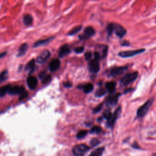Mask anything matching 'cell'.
Masks as SVG:
<instances>
[{"mask_svg":"<svg viewBox=\"0 0 156 156\" xmlns=\"http://www.w3.org/2000/svg\"><path fill=\"white\" fill-rule=\"evenodd\" d=\"M154 99H149L145 103L138 109L137 111V116L138 118H143L148 113L150 108L154 102Z\"/></svg>","mask_w":156,"mask_h":156,"instance_id":"cell-1","label":"cell"},{"mask_svg":"<svg viewBox=\"0 0 156 156\" xmlns=\"http://www.w3.org/2000/svg\"><path fill=\"white\" fill-rule=\"evenodd\" d=\"M28 48V45L27 43H24L23 44L21 47H20L19 51H18V56H23L26 52L27 51Z\"/></svg>","mask_w":156,"mask_h":156,"instance_id":"cell-18","label":"cell"},{"mask_svg":"<svg viewBox=\"0 0 156 156\" xmlns=\"http://www.w3.org/2000/svg\"><path fill=\"white\" fill-rule=\"evenodd\" d=\"M27 97V92L25 90L23 93H22L20 95V100H23L25 98H26Z\"/></svg>","mask_w":156,"mask_h":156,"instance_id":"cell-34","label":"cell"},{"mask_svg":"<svg viewBox=\"0 0 156 156\" xmlns=\"http://www.w3.org/2000/svg\"><path fill=\"white\" fill-rule=\"evenodd\" d=\"M64 85H65V87H71L72 86V84L71 82H67L64 84Z\"/></svg>","mask_w":156,"mask_h":156,"instance_id":"cell-39","label":"cell"},{"mask_svg":"<svg viewBox=\"0 0 156 156\" xmlns=\"http://www.w3.org/2000/svg\"><path fill=\"white\" fill-rule=\"evenodd\" d=\"M112 116V113H111V111L110 109H106L103 113V118H106L107 121L111 118Z\"/></svg>","mask_w":156,"mask_h":156,"instance_id":"cell-27","label":"cell"},{"mask_svg":"<svg viewBox=\"0 0 156 156\" xmlns=\"http://www.w3.org/2000/svg\"><path fill=\"white\" fill-rule=\"evenodd\" d=\"M92 56V54L91 52L90 51H88V52H87V53L85 54V58L87 60H89L91 59V57Z\"/></svg>","mask_w":156,"mask_h":156,"instance_id":"cell-37","label":"cell"},{"mask_svg":"<svg viewBox=\"0 0 156 156\" xmlns=\"http://www.w3.org/2000/svg\"><path fill=\"white\" fill-rule=\"evenodd\" d=\"M51 80V76L50 75H47L42 79V84H47Z\"/></svg>","mask_w":156,"mask_h":156,"instance_id":"cell-31","label":"cell"},{"mask_svg":"<svg viewBox=\"0 0 156 156\" xmlns=\"http://www.w3.org/2000/svg\"><path fill=\"white\" fill-rule=\"evenodd\" d=\"M6 53H7V52H4V53H2L0 54V59L3 57L5 54H6Z\"/></svg>","mask_w":156,"mask_h":156,"instance_id":"cell-42","label":"cell"},{"mask_svg":"<svg viewBox=\"0 0 156 156\" xmlns=\"http://www.w3.org/2000/svg\"><path fill=\"white\" fill-rule=\"evenodd\" d=\"M133 90L132 89H129L128 90H126L125 91H124V93H128L129 91H132Z\"/></svg>","mask_w":156,"mask_h":156,"instance_id":"cell-43","label":"cell"},{"mask_svg":"<svg viewBox=\"0 0 156 156\" xmlns=\"http://www.w3.org/2000/svg\"><path fill=\"white\" fill-rule=\"evenodd\" d=\"M115 32L116 35L120 38H122L125 36L126 34V30L125 29L120 25H115Z\"/></svg>","mask_w":156,"mask_h":156,"instance_id":"cell-12","label":"cell"},{"mask_svg":"<svg viewBox=\"0 0 156 156\" xmlns=\"http://www.w3.org/2000/svg\"><path fill=\"white\" fill-rule=\"evenodd\" d=\"M102 107V104H100L99 106H97L96 107H95V109H94L93 111V113H96L98 112H99L101 111V110Z\"/></svg>","mask_w":156,"mask_h":156,"instance_id":"cell-35","label":"cell"},{"mask_svg":"<svg viewBox=\"0 0 156 156\" xmlns=\"http://www.w3.org/2000/svg\"><path fill=\"white\" fill-rule=\"evenodd\" d=\"M95 34V30L91 26H87L85 28L83 34L79 36L80 40H87L92 36H93Z\"/></svg>","mask_w":156,"mask_h":156,"instance_id":"cell-8","label":"cell"},{"mask_svg":"<svg viewBox=\"0 0 156 156\" xmlns=\"http://www.w3.org/2000/svg\"><path fill=\"white\" fill-rule=\"evenodd\" d=\"M84 47H78V48H76V49H74V51L76 52V53H78V54L82 53V52H84Z\"/></svg>","mask_w":156,"mask_h":156,"instance_id":"cell-33","label":"cell"},{"mask_svg":"<svg viewBox=\"0 0 156 156\" xmlns=\"http://www.w3.org/2000/svg\"><path fill=\"white\" fill-rule=\"evenodd\" d=\"M60 61L57 59H54L52 60L49 65V68L51 71H56L60 68Z\"/></svg>","mask_w":156,"mask_h":156,"instance_id":"cell-13","label":"cell"},{"mask_svg":"<svg viewBox=\"0 0 156 156\" xmlns=\"http://www.w3.org/2000/svg\"><path fill=\"white\" fill-rule=\"evenodd\" d=\"M117 83L115 82H108L106 84V89L110 93H113L116 90Z\"/></svg>","mask_w":156,"mask_h":156,"instance_id":"cell-15","label":"cell"},{"mask_svg":"<svg viewBox=\"0 0 156 156\" xmlns=\"http://www.w3.org/2000/svg\"><path fill=\"white\" fill-rule=\"evenodd\" d=\"M51 40H52V38H47V39H45V40H39V41H38V42H36L35 43H34V47H40V46L47 44L48 43H49L51 41Z\"/></svg>","mask_w":156,"mask_h":156,"instance_id":"cell-21","label":"cell"},{"mask_svg":"<svg viewBox=\"0 0 156 156\" xmlns=\"http://www.w3.org/2000/svg\"><path fill=\"white\" fill-rule=\"evenodd\" d=\"M34 68H35V60L34 59L31 60L30 62H29L26 67V70L29 73V74H31L34 70Z\"/></svg>","mask_w":156,"mask_h":156,"instance_id":"cell-17","label":"cell"},{"mask_svg":"<svg viewBox=\"0 0 156 156\" xmlns=\"http://www.w3.org/2000/svg\"><path fill=\"white\" fill-rule=\"evenodd\" d=\"M121 95V93H117L115 94H112V95L109 96L106 100V106L108 107H114L117 106L119 98Z\"/></svg>","mask_w":156,"mask_h":156,"instance_id":"cell-7","label":"cell"},{"mask_svg":"<svg viewBox=\"0 0 156 156\" xmlns=\"http://www.w3.org/2000/svg\"><path fill=\"white\" fill-rule=\"evenodd\" d=\"M87 134V131H86V130H82V131H79L78 133V134H77L76 137H77L78 138H79V139H80V138H84Z\"/></svg>","mask_w":156,"mask_h":156,"instance_id":"cell-30","label":"cell"},{"mask_svg":"<svg viewBox=\"0 0 156 156\" xmlns=\"http://www.w3.org/2000/svg\"><path fill=\"white\" fill-rule=\"evenodd\" d=\"M104 150V148H98L89 155V156H101L102 154V153Z\"/></svg>","mask_w":156,"mask_h":156,"instance_id":"cell-19","label":"cell"},{"mask_svg":"<svg viewBox=\"0 0 156 156\" xmlns=\"http://www.w3.org/2000/svg\"><path fill=\"white\" fill-rule=\"evenodd\" d=\"M83 89H84V91L85 93H89L92 90H93V85L90 83L87 84L84 86Z\"/></svg>","mask_w":156,"mask_h":156,"instance_id":"cell-22","label":"cell"},{"mask_svg":"<svg viewBox=\"0 0 156 156\" xmlns=\"http://www.w3.org/2000/svg\"><path fill=\"white\" fill-rule=\"evenodd\" d=\"M25 91V89L23 87L13 86V87H10V89H9L8 93H9L10 95H15L18 94L21 95L22 93H23Z\"/></svg>","mask_w":156,"mask_h":156,"instance_id":"cell-10","label":"cell"},{"mask_svg":"<svg viewBox=\"0 0 156 156\" xmlns=\"http://www.w3.org/2000/svg\"><path fill=\"white\" fill-rule=\"evenodd\" d=\"M23 22L26 25H30L32 23V17L30 15H26L23 18Z\"/></svg>","mask_w":156,"mask_h":156,"instance_id":"cell-26","label":"cell"},{"mask_svg":"<svg viewBox=\"0 0 156 156\" xmlns=\"http://www.w3.org/2000/svg\"><path fill=\"white\" fill-rule=\"evenodd\" d=\"M115 25L114 23H110L107 25V32L109 36H111L113 32L115 31Z\"/></svg>","mask_w":156,"mask_h":156,"instance_id":"cell-23","label":"cell"},{"mask_svg":"<svg viewBox=\"0 0 156 156\" xmlns=\"http://www.w3.org/2000/svg\"><path fill=\"white\" fill-rule=\"evenodd\" d=\"M106 93V90L104 88H100L99 89H98L97 91H96L95 95L98 97H101L104 95H105Z\"/></svg>","mask_w":156,"mask_h":156,"instance_id":"cell-28","label":"cell"},{"mask_svg":"<svg viewBox=\"0 0 156 156\" xmlns=\"http://www.w3.org/2000/svg\"><path fill=\"white\" fill-rule=\"evenodd\" d=\"M155 156H156V154H155Z\"/></svg>","mask_w":156,"mask_h":156,"instance_id":"cell-44","label":"cell"},{"mask_svg":"<svg viewBox=\"0 0 156 156\" xmlns=\"http://www.w3.org/2000/svg\"><path fill=\"white\" fill-rule=\"evenodd\" d=\"M82 25H78L76 27H74V28H73L72 30L68 32V35L69 36H73L74 35V34H77L78 32H79L80 30H81L82 29Z\"/></svg>","mask_w":156,"mask_h":156,"instance_id":"cell-24","label":"cell"},{"mask_svg":"<svg viewBox=\"0 0 156 156\" xmlns=\"http://www.w3.org/2000/svg\"><path fill=\"white\" fill-rule=\"evenodd\" d=\"M121 112V106H119L116 109V111H115V112L112 114V116L111 118L107 121V125L109 128H113V127L114 126L115 123H116L117 119L120 117Z\"/></svg>","mask_w":156,"mask_h":156,"instance_id":"cell-6","label":"cell"},{"mask_svg":"<svg viewBox=\"0 0 156 156\" xmlns=\"http://www.w3.org/2000/svg\"><path fill=\"white\" fill-rule=\"evenodd\" d=\"M90 148L84 144H80L76 145L73 149L74 156H83L84 153L87 152Z\"/></svg>","mask_w":156,"mask_h":156,"instance_id":"cell-4","label":"cell"},{"mask_svg":"<svg viewBox=\"0 0 156 156\" xmlns=\"http://www.w3.org/2000/svg\"><path fill=\"white\" fill-rule=\"evenodd\" d=\"M128 69V66L114 67L110 70L109 72V76L111 77H117L123 74Z\"/></svg>","mask_w":156,"mask_h":156,"instance_id":"cell-5","label":"cell"},{"mask_svg":"<svg viewBox=\"0 0 156 156\" xmlns=\"http://www.w3.org/2000/svg\"><path fill=\"white\" fill-rule=\"evenodd\" d=\"M94 56H95V59H96L98 61H99L100 59H101L100 54L99 53H98V52H95Z\"/></svg>","mask_w":156,"mask_h":156,"instance_id":"cell-38","label":"cell"},{"mask_svg":"<svg viewBox=\"0 0 156 156\" xmlns=\"http://www.w3.org/2000/svg\"><path fill=\"white\" fill-rule=\"evenodd\" d=\"M145 51L144 48H141L136 50H130V51H121L118 53V56L122 58H128V57H134L135 56L142 54Z\"/></svg>","mask_w":156,"mask_h":156,"instance_id":"cell-3","label":"cell"},{"mask_svg":"<svg viewBox=\"0 0 156 156\" xmlns=\"http://www.w3.org/2000/svg\"><path fill=\"white\" fill-rule=\"evenodd\" d=\"M70 52V48L68 45H64L60 48L59 50V56L60 57H63L67 55Z\"/></svg>","mask_w":156,"mask_h":156,"instance_id":"cell-16","label":"cell"},{"mask_svg":"<svg viewBox=\"0 0 156 156\" xmlns=\"http://www.w3.org/2000/svg\"><path fill=\"white\" fill-rule=\"evenodd\" d=\"M10 87V85H6L0 88V97H3L6 94V93H8V91Z\"/></svg>","mask_w":156,"mask_h":156,"instance_id":"cell-20","label":"cell"},{"mask_svg":"<svg viewBox=\"0 0 156 156\" xmlns=\"http://www.w3.org/2000/svg\"><path fill=\"white\" fill-rule=\"evenodd\" d=\"M37 79L34 76H30L27 79V84L31 90H34L37 86Z\"/></svg>","mask_w":156,"mask_h":156,"instance_id":"cell-14","label":"cell"},{"mask_svg":"<svg viewBox=\"0 0 156 156\" xmlns=\"http://www.w3.org/2000/svg\"><path fill=\"white\" fill-rule=\"evenodd\" d=\"M45 71H43L42 73H40V74H39V77L40 79H43L44 77H45Z\"/></svg>","mask_w":156,"mask_h":156,"instance_id":"cell-41","label":"cell"},{"mask_svg":"<svg viewBox=\"0 0 156 156\" xmlns=\"http://www.w3.org/2000/svg\"><path fill=\"white\" fill-rule=\"evenodd\" d=\"M107 51H108V47H107V46H106L105 48L102 50V58H105V57L107 56Z\"/></svg>","mask_w":156,"mask_h":156,"instance_id":"cell-36","label":"cell"},{"mask_svg":"<svg viewBox=\"0 0 156 156\" xmlns=\"http://www.w3.org/2000/svg\"><path fill=\"white\" fill-rule=\"evenodd\" d=\"M101 131L102 129L100 126H94L90 129L91 134H100Z\"/></svg>","mask_w":156,"mask_h":156,"instance_id":"cell-29","label":"cell"},{"mask_svg":"<svg viewBox=\"0 0 156 156\" xmlns=\"http://www.w3.org/2000/svg\"><path fill=\"white\" fill-rule=\"evenodd\" d=\"M50 55L51 53L48 50H45L37 57V62L38 63H44L50 57Z\"/></svg>","mask_w":156,"mask_h":156,"instance_id":"cell-9","label":"cell"},{"mask_svg":"<svg viewBox=\"0 0 156 156\" xmlns=\"http://www.w3.org/2000/svg\"><path fill=\"white\" fill-rule=\"evenodd\" d=\"M138 76V73L135 71L132 73L126 74L120 80V85L122 87H126L130 84L134 82Z\"/></svg>","mask_w":156,"mask_h":156,"instance_id":"cell-2","label":"cell"},{"mask_svg":"<svg viewBox=\"0 0 156 156\" xmlns=\"http://www.w3.org/2000/svg\"><path fill=\"white\" fill-rule=\"evenodd\" d=\"M89 70L93 73H97L100 70L99 62L96 59L91 60L89 63Z\"/></svg>","mask_w":156,"mask_h":156,"instance_id":"cell-11","label":"cell"},{"mask_svg":"<svg viewBox=\"0 0 156 156\" xmlns=\"http://www.w3.org/2000/svg\"><path fill=\"white\" fill-rule=\"evenodd\" d=\"M8 78V71L4 70L0 73V83L4 82Z\"/></svg>","mask_w":156,"mask_h":156,"instance_id":"cell-25","label":"cell"},{"mask_svg":"<svg viewBox=\"0 0 156 156\" xmlns=\"http://www.w3.org/2000/svg\"><path fill=\"white\" fill-rule=\"evenodd\" d=\"M121 45L122 46H129V42H127V41H123L122 43H121Z\"/></svg>","mask_w":156,"mask_h":156,"instance_id":"cell-40","label":"cell"},{"mask_svg":"<svg viewBox=\"0 0 156 156\" xmlns=\"http://www.w3.org/2000/svg\"><path fill=\"white\" fill-rule=\"evenodd\" d=\"M100 141L98 140L97 138H93V139H92L90 142V144H91V146L95 147V146H98V144H100Z\"/></svg>","mask_w":156,"mask_h":156,"instance_id":"cell-32","label":"cell"}]
</instances>
